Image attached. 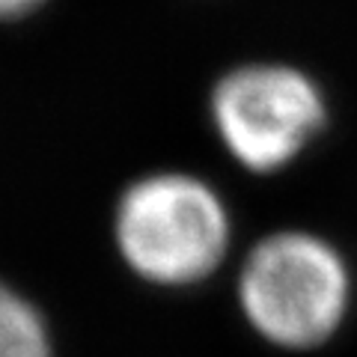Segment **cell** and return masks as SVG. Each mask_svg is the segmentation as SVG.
Returning a JSON list of instances; mask_svg holds the SVG:
<instances>
[{
    "label": "cell",
    "instance_id": "cell-1",
    "mask_svg": "<svg viewBox=\"0 0 357 357\" xmlns=\"http://www.w3.org/2000/svg\"><path fill=\"white\" fill-rule=\"evenodd\" d=\"M114 244L137 280L191 289L220 271L232 248L229 206L215 185L185 170H155L122 188Z\"/></svg>",
    "mask_w": 357,
    "mask_h": 357
},
{
    "label": "cell",
    "instance_id": "cell-2",
    "mask_svg": "<svg viewBox=\"0 0 357 357\" xmlns=\"http://www.w3.org/2000/svg\"><path fill=\"white\" fill-rule=\"evenodd\" d=\"M236 295L244 321L262 342L280 351H316L349 319L354 277L331 238L277 229L241 259Z\"/></svg>",
    "mask_w": 357,
    "mask_h": 357
},
{
    "label": "cell",
    "instance_id": "cell-3",
    "mask_svg": "<svg viewBox=\"0 0 357 357\" xmlns=\"http://www.w3.org/2000/svg\"><path fill=\"white\" fill-rule=\"evenodd\" d=\"M328 96L307 69L283 60L238 63L208 93L220 146L253 176L289 170L328 128Z\"/></svg>",
    "mask_w": 357,
    "mask_h": 357
},
{
    "label": "cell",
    "instance_id": "cell-4",
    "mask_svg": "<svg viewBox=\"0 0 357 357\" xmlns=\"http://www.w3.org/2000/svg\"><path fill=\"white\" fill-rule=\"evenodd\" d=\"M0 357H57L45 312L6 280H0Z\"/></svg>",
    "mask_w": 357,
    "mask_h": 357
},
{
    "label": "cell",
    "instance_id": "cell-5",
    "mask_svg": "<svg viewBox=\"0 0 357 357\" xmlns=\"http://www.w3.org/2000/svg\"><path fill=\"white\" fill-rule=\"evenodd\" d=\"M51 0H0V21H24L30 15H36L42 6H48Z\"/></svg>",
    "mask_w": 357,
    "mask_h": 357
}]
</instances>
